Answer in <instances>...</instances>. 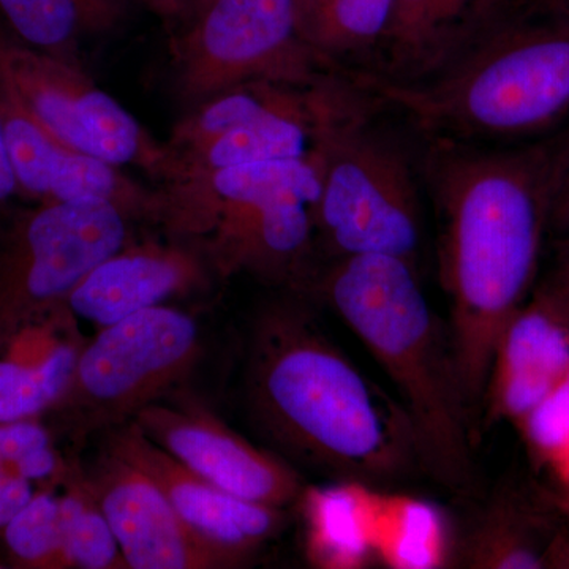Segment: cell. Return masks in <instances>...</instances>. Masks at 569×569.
<instances>
[{"label":"cell","mask_w":569,"mask_h":569,"mask_svg":"<svg viewBox=\"0 0 569 569\" xmlns=\"http://www.w3.org/2000/svg\"><path fill=\"white\" fill-rule=\"evenodd\" d=\"M560 133L515 146L417 134L422 183L437 212L449 340L467 406L485 396L501 332L537 287Z\"/></svg>","instance_id":"obj_1"},{"label":"cell","mask_w":569,"mask_h":569,"mask_svg":"<svg viewBox=\"0 0 569 569\" xmlns=\"http://www.w3.org/2000/svg\"><path fill=\"white\" fill-rule=\"evenodd\" d=\"M246 396L264 436L307 467L365 485L425 468L400 400L373 383L302 302L284 299L258 313Z\"/></svg>","instance_id":"obj_2"},{"label":"cell","mask_w":569,"mask_h":569,"mask_svg":"<svg viewBox=\"0 0 569 569\" xmlns=\"http://www.w3.org/2000/svg\"><path fill=\"white\" fill-rule=\"evenodd\" d=\"M348 74L419 137L488 146L546 140L569 126V0H512L430 80Z\"/></svg>","instance_id":"obj_3"},{"label":"cell","mask_w":569,"mask_h":569,"mask_svg":"<svg viewBox=\"0 0 569 569\" xmlns=\"http://www.w3.org/2000/svg\"><path fill=\"white\" fill-rule=\"evenodd\" d=\"M418 269L387 254L337 258L318 279V293L395 383L427 473L448 489H466L471 481L467 400L451 340L427 301Z\"/></svg>","instance_id":"obj_4"},{"label":"cell","mask_w":569,"mask_h":569,"mask_svg":"<svg viewBox=\"0 0 569 569\" xmlns=\"http://www.w3.org/2000/svg\"><path fill=\"white\" fill-rule=\"evenodd\" d=\"M162 223L197 244L223 279L250 274L288 287L312 283L320 164L301 159L224 168L167 182Z\"/></svg>","instance_id":"obj_5"},{"label":"cell","mask_w":569,"mask_h":569,"mask_svg":"<svg viewBox=\"0 0 569 569\" xmlns=\"http://www.w3.org/2000/svg\"><path fill=\"white\" fill-rule=\"evenodd\" d=\"M381 114L383 107L372 96L329 122L318 137V247L329 261L387 254L419 268L425 183L418 149L380 123Z\"/></svg>","instance_id":"obj_6"},{"label":"cell","mask_w":569,"mask_h":569,"mask_svg":"<svg viewBox=\"0 0 569 569\" xmlns=\"http://www.w3.org/2000/svg\"><path fill=\"white\" fill-rule=\"evenodd\" d=\"M197 320L157 306L100 328L82 348L70 387L52 408L74 443L114 429L176 392L201 358Z\"/></svg>","instance_id":"obj_7"},{"label":"cell","mask_w":569,"mask_h":569,"mask_svg":"<svg viewBox=\"0 0 569 569\" xmlns=\"http://www.w3.org/2000/svg\"><path fill=\"white\" fill-rule=\"evenodd\" d=\"M132 220L100 200L40 203L0 236V347L21 325L63 305L96 266L129 244Z\"/></svg>","instance_id":"obj_8"},{"label":"cell","mask_w":569,"mask_h":569,"mask_svg":"<svg viewBox=\"0 0 569 569\" xmlns=\"http://www.w3.org/2000/svg\"><path fill=\"white\" fill-rule=\"evenodd\" d=\"M174 56L179 91L200 103L244 82L307 84L337 70L301 39L295 0H208Z\"/></svg>","instance_id":"obj_9"},{"label":"cell","mask_w":569,"mask_h":569,"mask_svg":"<svg viewBox=\"0 0 569 569\" xmlns=\"http://www.w3.org/2000/svg\"><path fill=\"white\" fill-rule=\"evenodd\" d=\"M0 88L63 144L116 167L133 164L167 179L164 144L74 61L0 40Z\"/></svg>","instance_id":"obj_10"},{"label":"cell","mask_w":569,"mask_h":569,"mask_svg":"<svg viewBox=\"0 0 569 569\" xmlns=\"http://www.w3.org/2000/svg\"><path fill=\"white\" fill-rule=\"evenodd\" d=\"M144 436L204 481L231 496L287 508L305 493L290 463L254 447L189 396H170L132 419Z\"/></svg>","instance_id":"obj_11"},{"label":"cell","mask_w":569,"mask_h":569,"mask_svg":"<svg viewBox=\"0 0 569 569\" xmlns=\"http://www.w3.org/2000/svg\"><path fill=\"white\" fill-rule=\"evenodd\" d=\"M0 122L18 193L40 203L108 201L132 222H162V190H149L122 168L63 144L2 88Z\"/></svg>","instance_id":"obj_12"},{"label":"cell","mask_w":569,"mask_h":569,"mask_svg":"<svg viewBox=\"0 0 569 569\" xmlns=\"http://www.w3.org/2000/svg\"><path fill=\"white\" fill-rule=\"evenodd\" d=\"M104 449L151 478L183 523L233 568L252 560L283 526V509L216 488L153 443L133 421L108 430Z\"/></svg>","instance_id":"obj_13"},{"label":"cell","mask_w":569,"mask_h":569,"mask_svg":"<svg viewBox=\"0 0 569 569\" xmlns=\"http://www.w3.org/2000/svg\"><path fill=\"white\" fill-rule=\"evenodd\" d=\"M84 477L129 569L233 568L183 523L159 486L137 467L103 449Z\"/></svg>","instance_id":"obj_14"},{"label":"cell","mask_w":569,"mask_h":569,"mask_svg":"<svg viewBox=\"0 0 569 569\" xmlns=\"http://www.w3.org/2000/svg\"><path fill=\"white\" fill-rule=\"evenodd\" d=\"M203 253L182 242L123 246L96 266L71 291L67 305L81 320L104 328L168 299L208 284Z\"/></svg>","instance_id":"obj_15"},{"label":"cell","mask_w":569,"mask_h":569,"mask_svg":"<svg viewBox=\"0 0 569 569\" xmlns=\"http://www.w3.org/2000/svg\"><path fill=\"white\" fill-rule=\"evenodd\" d=\"M512 0H392L387 32L367 73L417 84L448 69Z\"/></svg>","instance_id":"obj_16"},{"label":"cell","mask_w":569,"mask_h":569,"mask_svg":"<svg viewBox=\"0 0 569 569\" xmlns=\"http://www.w3.org/2000/svg\"><path fill=\"white\" fill-rule=\"evenodd\" d=\"M568 376L569 326L533 295L498 340L482 396L486 422L519 425Z\"/></svg>","instance_id":"obj_17"},{"label":"cell","mask_w":569,"mask_h":569,"mask_svg":"<svg viewBox=\"0 0 569 569\" xmlns=\"http://www.w3.org/2000/svg\"><path fill=\"white\" fill-rule=\"evenodd\" d=\"M301 39L340 71H366L391 17L392 0H295Z\"/></svg>","instance_id":"obj_18"},{"label":"cell","mask_w":569,"mask_h":569,"mask_svg":"<svg viewBox=\"0 0 569 569\" xmlns=\"http://www.w3.org/2000/svg\"><path fill=\"white\" fill-rule=\"evenodd\" d=\"M470 568L569 567V542L511 498L490 505L462 550Z\"/></svg>","instance_id":"obj_19"},{"label":"cell","mask_w":569,"mask_h":569,"mask_svg":"<svg viewBox=\"0 0 569 569\" xmlns=\"http://www.w3.org/2000/svg\"><path fill=\"white\" fill-rule=\"evenodd\" d=\"M67 302L26 321L0 347V356L31 373L50 410L66 395L88 339Z\"/></svg>","instance_id":"obj_20"},{"label":"cell","mask_w":569,"mask_h":569,"mask_svg":"<svg viewBox=\"0 0 569 569\" xmlns=\"http://www.w3.org/2000/svg\"><path fill=\"white\" fill-rule=\"evenodd\" d=\"M0 11L22 43L71 59L84 37L110 31L123 14L122 0H0Z\"/></svg>","instance_id":"obj_21"},{"label":"cell","mask_w":569,"mask_h":569,"mask_svg":"<svg viewBox=\"0 0 569 569\" xmlns=\"http://www.w3.org/2000/svg\"><path fill=\"white\" fill-rule=\"evenodd\" d=\"M317 81L307 82V84L269 80L250 81L216 93L182 119L174 127L170 141L164 142L168 152V170H170V160L174 157L193 151L228 130L244 126L266 112L293 102Z\"/></svg>","instance_id":"obj_22"},{"label":"cell","mask_w":569,"mask_h":569,"mask_svg":"<svg viewBox=\"0 0 569 569\" xmlns=\"http://www.w3.org/2000/svg\"><path fill=\"white\" fill-rule=\"evenodd\" d=\"M61 488L59 501L67 567L129 569L80 463L73 462Z\"/></svg>","instance_id":"obj_23"},{"label":"cell","mask_w":569,"mask_h":569,"mask_svg":"<svg viewBox=\"0 0 569 569\" xmlns=\"http://www.w3.org/2000/svg\"><path fill=\"white\" fill-rule=\"evenodd\" d=\"M7 567L69 569L63 552L61 501L54 488H37L0 537Z\"/></svg>","instance_id":"obj_24"},{"label":"cell","mask_w":569,"mask_h":569,"mask_svg":"<svg viewBox=\"0 0 569 569\" xmlns=\"http://www.w3.org/2000/svg\"><path fill=\"white\" fill-rule=\"evenodd\" d=\"M310 512V553L326 567H353L367 541L353 497L343 492L302 493Z\"/></svg>","instance_id":"obj_25"},{"label":"cell","mask_w":569,"mask_h":569,"mask_svg":"<svg viewBox=\"0 0 569 569\" xmlns=\"http://www.w3.org/2000/svg\"><path fill=\"white\" fill-rule=\"evenodd\" d=\"M531 447L553 462L569 449V376L519 422Z\"/></svg>","instance_id":"obj_26"},{"label":"cell","mask_w":569,"mask_h":569,"mask_svg":"<svg viewBox=\"0 0 569 569\" xmlns=\"http://www.w3.org/2000/svg\"><path fill=\"white\" fill-rule=\"evenodd\" d=\"M47 397L31 373L0 356V422L48 413Z\"/></svg>","instance_id":"obj_27"},{"label":"cell","mask_w":569,"mask_h":569,"mask_svg":"<svg viewBox=\"0 0 569 569\" xmlns=\"http://www.w3.org/2000/svg\"><path fill=\"white\" fill-rule=\"evenodd\" d=\"M40 418L0 422V459L3 462L13 466L26 456L54 445L50 427L43 425Z\"/></svg>","instance_id":"obj_28"},{"label":"cell","mask_w":569,"mask_h":569,"mask_svg":"<svg viewBox=\"0 0 569 569\" xmlns=\"http://www.w3.org/2000/svg\"><path fill=\"white\" fill-rule=\"evenodd\" d=\"M552 263L533 295L569 326V238L552 239Z\"/></svg>","instance_id":"obj_29"},{"label":"cell","mask_w":569,"mask_h":569,"mask_svg":"<svg viewBox=\"0 0 569 569\" xmlns=\"http://www.w3.org/2000/svg\"><path fill=\"white\" fill-rule=\"evenodd\" d=\"M549 238H569V126L560 133V151L550 204Z\"/></svg>","instance_id":"obj_30"},{"label":"cell","mask_w":569,"mask_h":569,"mask_svg":"<svg viewBox=\"0 0 569 569\" xmlns=\"http://www.w3.org/2000/svg\"><path fill=\"white\" fill-rule=\"evenodd\" d=\"M36 490L29 479L21 477L10 463L3 462L0 468V537L18 512L31 501Z\"/></svg>","instance_id":"obj_31"},{"label":"cell","mask_w":569,"mask_h":569,"mask_svg":"<svg viewBox=\"0 0 569 569\" xmlns=\"http://www.w3.org/2000/svg\"><path fill=\"white\" fill-rule=\"evenodd\" d=\"M168 24L181 31L203 9L208 0H141Z\"/></svg>","instance_id":"obj_32"},{"label":"cell","mask_w":569,"mask_h":569,"mask_svg":"<svg viewBox=\"0 0 569 569\" xmlns=\"http://www.w3.org/2000/svg\"><path fill=\"white\" fill-rule=\"evenodd\" d=\"M17 193V179H14L13 168H11L9 149H7L2 122H0V208L9 203Z\"/></svg>","instance_id":"obj_33"},{"label":"cell","mask_w":569,"mask_h":569,"mask_svg":"<svg viewBox=\"0 0 569 569\" xmlns=\"http://www.w3.org/2000/svg\"><path fill=\"white\" fill-rule=\"evenodd\" d=\"M556 463L560 467L561 473H563V477L567 478L569 482V449L567 455H565L560 460H557Z\"/></svg>","instance_id":"obj_34"},{"label":"cell","mask_w":569,"mask_h":569,"mask_svg":"<svg viewBox=\"0 0 569 569\" xmlns=\"http://www.w3.org/2000/svg\"><path fill=\"white\" fill-rule=\"evenodd\" d=\"M7 568L6 565H2V561H0V569Z\"/></svg>","instance_id":"obj_35"}]
</instances>
